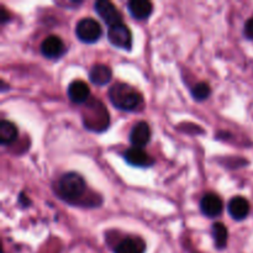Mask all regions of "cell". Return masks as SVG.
I'll return each instance as SVG.
<instances>
[{
    "instance_id": "1",
    "label": "cell",
    "mask_w": 253,
    "mask_h": 253,
    "mask_svg": "<svg viewBox=\"0 0 253 253\" xmlns=\"http://www.w3.org/2000/svg\"><path fill=\"white\" fill-rule=\"evenodd\" d=\"M54 192L63 202L71 205H79L85 199L86 183L81 174L76 172L64 173L54 185Z\"/></svg>"
},
{
    "instance_id": "2",
    "label": "cell",
    "mask_w": 253,
    "mask_h": 253,
    "mask_svg": "<svg viewBox=\"0 0 253 253\" xmlns=\"http://www.w3.org/2000/svg\"><path fill=\"white\" fill-rule=\"evenodd\" d=\"M111 104L119 110L136 111L143 105V96L140 91L126 83H115L108 93Z\"/></svg>"
},
{
    "instance_id": "3",
    "label": "cell",
    "mask_w": 253,
    "mask_h": 253,
    "mask_svg": "<svg viewBox=\"0 0 253 253\" xmlns=\"http://www.w3.org/2000/svg\"><path fill=\"white\" fill-rule=\"evenodd\" d=\"M86 106L83 111V124L88 130L94 132H103L110 125V116L105 105L101 101H86Z\"/></svg>"
},
{
    "instance_id": "4",
    "label": "cell",
    "mask_w": 253,
    "mask_h": 253,
    "mask_svg": "<svg viewBox=\"0 0 253 253\" xmlns=\"http://www.w3.org/2000/svg\"><path fill=\"white\" fill-rule=\"evenodd\" d=\"M103 35L100 24L91 17H84L76 25V36L83 43H95Z\"/></svg>"
},
{
    "instance_id": "5",
    "label": "cell",
    "mask_w": 253,
    "mask_h": 253,
    "mask_svg": "<svg viewBox=\"0 0 253 253\" xmlns=\"http://www.w3.org/2000/svg\"><path fill=\"white\" fill-rule=\"evenodd\" d=\"M108 40L116 48L125 49V51H130L132 48V34L124 22L109 27Z\"/></svg>"
},
{
    "instance_id": "6",
    "label": "cell",
    "mask_w": 253,
    "mask_h": 253,
    "mask_svg": "<svg viewBox=\"0 0 253 253\" xmlns=\"http://www.w3.org/2000/svg\"><path fill=\"white\" fill-rule=\"evenodd\" d=\"M94 9L109 27L123 24V16L113 2L108 1V0H98L94 4Z\"/></svg>"
},
{
    "instance_id": "7",
    "label": "cell",
    "mask_w": 253,
    "mask_h": 253,
    "mask_svg": "<svg viewBox=\"0 0 253 253\" xmlns=\"http://www.w3.org/2000/svg\"><path fill=\"white\" fill-rule=\"evenodd\" d=\"M40 51H41L42 56L46 58L59 59L67 53V47L61 37L51 35L42 41Z\"/></svg>"
},
{
    "instance_id": "8",
    "label": "cell",
    "mask_w": 253,
    "mask_h": 253,
    "mask_svg": "<svg viewBox=\"0 0 253 253\" xmlns=\"http://www.w3.org/2000/svg\"><path fill=\"white\" fill-rule=\"evenodd\" d=\"M124 158H125L126 163H128L132 167L150 168L155 165V158L151 155H148L143 148H128L124 153Z\"/></svg>"
},
{
    "instance_id": "9",
    "label": "cell",
    "mask_w": 253,
    "mask_h": 253,
    "mask_svg": "<svg viewBox=\"0 0 253 253\" xmlns=\"http://www.w3.org/2000/svg\"><path fill=\"white\" fill-rule=\"evenodd\" d=\"M200 210L207 217L214 219L221 215L224 210V203L221 198L215 193H208L200 200Z\"/></svg>"
},
{
    "instance_id": "10",
    "label": "cell",
    "mask_w": 253,
    "mask_h": 253,
    "mask_svg": "<svg viewBox=\"0 0 253 253\" xmlns=\"http://www.w3.org/2000/svg\"><path fill=\"white\" fill-rule=\"evenodd\" d=\"M151 136H152V132H151L150 125L145 121H140L131 128L128 138L133 147L143 148L147 143H150Z\"/></svg>"
},
{
    "instance_id": "11",
    "label": "cell",
    "mask_w": 253,
    "mask_h": 253,
    "mask_svg": "<svg viewBox=\"0 0 253 253\" xmlns=\"http://www.w3.org/2000/svg\"><path fill=\"white\" fill-rule=\"evenodd\" d=\"M67 94L72 103L85 104L90 98V89L88 84L83 81H73L68 85Z\"/></svg>"
},
{
    "instance_id": "12",
    "label": "cell",
    "mask_w": 253,
    "mask_h": 253,
    "mask_svg": "<svg viewBox=\"0 0 253 253\" xmlns=\"http://www.w3.org/2000/svg\"><path fill=\"white\" fill-rule=\"evenodd\" d=\"M230 216L237 221H242L250 214V203L244 197H234L227 204Z\"/></svg>"
},
{
    "instance_id": "13",
    "label": "cell",
    "mask_w": 253,
    "mask_h": 253,
    "mask_svg": "<svg viewBox=\"0 0 253 253\" xmlns=\"http://www.w3.org/2000/svg\"><path fill=\"white\" fill-rule=\"evenodd\" d=\"M146 242L141 237H125L114 249V253H145Z\"/></svg>"
},
{
    "instance_id": "14",
    "label": "cell",
    "mask_w": 253,
    "mask_h": 253,
    "mask_svg": "<svg viewBox=\"0 0 253 253\" xmlns=\"http://www.w3.org/2000/svg\"><path fill=\"white\" fill-rule=\"evenodd\" d=\"M127 10L136 20H146L152 15L153 4L148 0H131L127 4Z\"/></svg>"
},
{
    "instance_id": "15",
    "label": "cell",
    "mask_w": 253,
    "mask_h": 253,
    "mask_svg": "<svg viewBox=\"0 0 253 253\" xmlns=\"http://www.w3.org/2000/svg\"><path fill=\"white\" fill-rule=\"evenodd\" d=\"M113 78V72L110 67L105 64H94L89 71V79L95 85H106Z\"/></svg>"
},
{
    "instance_id": "16",
    "label": "cell",
    "mask_w": 253,
    "mask_h": 253,
    "mask_svg": "<svg viewBox=\"0 0 253 253\" xmlns=\"http://www.w3.org/2000/svg\"><path fill=\"white\" fill-rule=\"evenodd\" d=\"M17 128L12 123L7 120L0 121V143L2 146L10 145L17 138Z\"/></svg>"
},
{
    "instance_id": "17",
    "label": "cell",
    "mask_w": 253,
    "mask_h": 253,
    "mask_svg": "<svg viewBox=\"0 0 253 253\" xmlns=\"http://www.w3.org/2000/svg\"><path fill=\"white\" fill-rule=\"evenodd\" d=\"M212 239H214L215 247L217 250H224L229 240V231L222 222H215L211 229Z\"/></svg>"
},
{
    "instance_id": "18",
    "label": "cell",
    "mask_w": 253,
    "mask_h": 253,
    "mask_svg": "<svg viewBox=\"0 0 253 253\" xmlns=\"http://www.w3.org/2000/svg\"><path fill=\"white\" fill-rule=\"evenodd\" d=\"M211 94V89H210L209 84L204 83V82H200V83H197L192 88V96L198 101H204L207 100L208 98Z\"/></svg>"
},
{
    "instance_id": "19",
    "label": "cell",
    "mask_w": 253,
    "mask_h": 253,
    "mask_svg": "<svg viewBox=\"0 0 253 253\" xmlns=\"http://www.w3.org/2000/svg\"><path fill=\"white\" fill-rule=\"evenodd\" d=\"M244 34L249 40H253V17L247 20L246 24H245Z\"/></svg>"
},
{
    "instance_id": "20",
    "label": "cell",
    "mask_w": 253,
    "mask_h": 253,
    "mask_svg": "<svg viewBox=\"0 0 253 253\" xmlns=\"http://www.w3.org/2000/svg\"><path fill=\"white\" fill-rule=\"evenodd\" d=\"M19 202H20V204L22 205V207H27V205L30 204V202L26 199V197L24 195V193H21V194L19 195Z\"/></svg>"
},
{
    "instance_id": "21",
    "label": "cell",
    "mask_w": 253,
    "mask_h": 253,
    "mask_svg": "<svg viewBox=\"0 0 253 253\" xmlns=\"http://www.w3.org/2000/svg\"><path fill=\"white\" fill-rule=\"evenodd\" d=\"M7 19H9V17H7L6 10L2 9V10H1V16H0V20H1V22H2V24H4V22L7 21Z\"/></svg>"
}]
</instances>
